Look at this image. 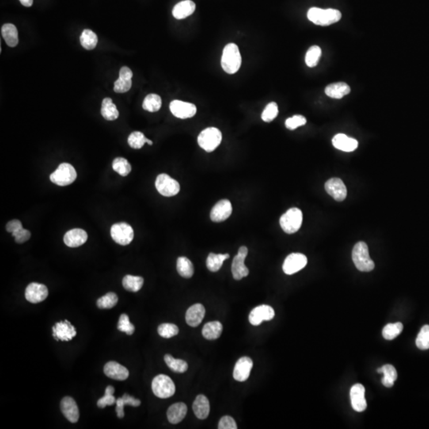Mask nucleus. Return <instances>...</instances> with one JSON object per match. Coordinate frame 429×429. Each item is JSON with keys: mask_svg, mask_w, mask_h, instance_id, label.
<instances>
[{"mask_svg": "<svg viewBox=\"0 0 429 429\" xmlns=\"http://www.w3.org/2000/svg\"><path fill=\"white\" fill-rule=\"evenodd\" d=\"M232 213V203L228 199H222L214 205L211 209L210 218L213 222H224L231 217Z\"/></svg>", "mask_w": 429, "mask_h": 429, "instance_id": "17", "label": "nucleus"}, {"mask_svg": "<svg viewBox=\"0 0 429 429\" xmlns=\"http://www.w3.org/2000/svg\"><path fill=\"white\" fill-rule=\"evenodd\" d=\"M61 409L66 419L71 423H77L80 417L79 408L75 400L71 397H65L61 401Z\"/></svg>", "mask_w": 429, "mask_h": 429, "instance_id": "21", "label": "nucleus"}, {"mask_svg": "<svg viewBox=\"0 0 429 429\" xmlns=\"http://www.w3.org/2000/svg\"><path fill=\"white\" fill-rule=\"evenodd\" d=\"M275 316L274 309L270 305H263L256 307L251 311L249 316V321L252 325H260L263 321H269L274 319Z\"/></svg>", "mask_w": 429, "mask_h": 429, "instance_id": "15", "label": "nucleus"}, {"mask_svg": "<svg viewBox=\"0 0 429 429\" xmlns=\"http://www.w3.org/2000/svg\"><path fill=\"white\" fill-rule=\"evenodd\" d=\"M161 107V99L157 94H149L144 99L142 108L150 112L158 111Z\"/></svg>", "mask_w": 429, "mask_h": 429, "instance_id": "40", "label": "nucleus"}, {"mask_svg": "<svg viewBox=\"0 0 429 429\" xmlns=\"http://www.w3.org/2000/svg\"><path fill=\"white\" fill-rule=\"evenodd\" d=\"M199 146L206 152L214 151L222 142V133L216 127L202 130L197 138Z\"/></svg>", "mask_w": 429, "mask_h": 429, "instance_id": "5", "label": "nucleus"}, {"mask_svg": "<svg viewBox=\"0 0 429 429\" xmlns=\"http://www.w3.org/2000/svg\"><path fill=\"white\" fill-rule=\"evenodd\" d=\"M188 408L184 403L178 402L172 404L167 411V417L171 423L176 424L182 421L187 414Z\"/></svg>", "mask_w": 429, "mask_h": 429, "instance_id": "26", "label": "nucleus"}, {"mask_svg": "<svg viewBox=\"0 0 429 429\" xmlns=\"http://www.w3.org/2000/svg\"><path fill=\"white\" fill-rule=\"evenodd\" d=\"M101 115L108 121L115 120L119 118V111L111 98H105L102 102Z\"/></svg>", "mask_w": 429, "mask_h": 429, "instance_id": "30", "label": "nucleus"}, {"mask_svg": "<svg viewBox=\"0 0 429 429\" xmlns=\"http://www.w3.org/2000/svg\"><path fill=\"white\" fill-rule=\"evenodd\" d=\"M278 104L275 102H271L263 111V114H262V119L266 123H270L278 116Z\"/></svg>", "mask_w": 429, "mask_h": 429, "instance_id": "48", "label": "nucleus"}, {"mask_svg": "<svg viewBox=\"0 0 429 429\" xmlns=\"http://www.w3.org/2000/svg\"><path fill=\"white\" fill-rule=\"evenodd\" d=\"M325 190L337 201H343L347 197V190L341 179L334 177L325 183Z\"/></svg>", "mask_w": 429, "mask_h": 429, "instance_id": "16", "label": "nucleus"}, {"mask_svg": "<svg viewBox=\"0 0 429 429\" xmlns=\"http://www.w3.org/2000/svg\"><path fill=\"white\" fill-rule=\"evenodd\" d=\"M111 236L116 244L127 246L134 239V230L127 223H118L111 226Z\"/></svg>", "mask_w": 429, "mask_h": 429, "instance_id": "9", "label": "nucleus"}, {"mask_svg": "<svg viewBox=\"0 0 429 429\" xmlns=\"http://www.w3.org/2000/svg\"><path fill=\"white\" fill-rule=\"evenodd\" d=\"M77 335V331L73 324L68 320L58 322L53 326V336L58 341H69Z\"/></svg>", "mask_w": 429, "mask_h": 429, "instance_id": "11", "label": "nucleus"}, {"mask_svg": "<svg viewBox=\"0 0 429 429\" xmlns=\"http://www.w3.org/2000/svg\"><path fill=\"white\" fill-rule=\"evenodd\" d=\"M351 92V88L344 82L334 83L325 88V94L333 99H342Z\"/></svg>", "mask_w": 429, "mask_h": 429, "instance_id": "28", "label": "nucleus"}, {"mask_svg": "<svg viewBox=\"0 0 429 429\" xmlns=\"http://www.w3.org/2000/svg\"><path fill=\"white\" fill-rule=\"evenodd\" d=\"M152 390L156 397L165 399L172 397L176 391L173 381L169 376L159 374L152 381Z\"/></svg>", "mask_w": 429, "mask_h": 429, "instance_id": "7", "label": "nucleus"}, {"mask_svg": "<svg viewBox=\"0 0 429 429\" xmlns=\"http://www.w3.org/2000/svg\"><path fill=\"white\" fill-rule=\"evenodd\" d=\"M169 109L172 115L178 119H189L193 117L196 114V107L195 104L181 100H176L171 102Z\"/></svg>", "mask_w": 429, "mask_h": 429, "instance_id": "12", "label": "nucleus"}, {"mask_svg": "<svg viewBox=\"0 0 429 429\" xmlns=\"http://www.w3.org/2000/svg\"><path fill=\"white\" fill-rule=\"evenodd\" d=\"M48 295V289L43 284L33 282L28 285L26 289V299L33 304H38L45 301Z\"/></svg>", "mask_w": 429, "mask_h": 429, "instance_id": "14", "label": "nucleus"}, {"mask_svg": "<svg viewBox=\"0 0 429 429\" xmlns=\"http://www.w3.org/2000/svg\"><path fill=\"white\" fill-rule=\"evenodd\" d=\"M114 393H115L114 387L108 385L106 388L105 394H104V397L98 400V407L100 408H104L107 405H112V404L116 403V399L114 397Z\"/></svg>", "mask_w": 429, "mask_h": 429, "instance_id": "45", "label": "nucleus"}, {"mask_svg": "<svg viewBox=\"0 0 429 429\" xmlns=\"http://www.w3.org/2000/svg\"><path fill=\"white\" fill-rule=\"evenodd\" d=\"M132 77L133 73L130 69H129L127 66H123V67L121 68L120 71H119V78L129 81V80H131Z\"/></svg>", "mask_w": 429, "mask_h": 429, "instance_id": "55", "label": "nucleus"}, {"mask_svg": "<svg viewBox=\"0 0 429 429\" xmlns=\"http://www.w3.org/2000/svg\"><path fill=\"white\" fill-rule=\"evenodd\" d=\"M81 46L87 50H94L97 46V35L91 30H85L81 34Z\"/></svg>", "mask_w": 429, "mask_h": 429, "instance_id": "39", "label": "nucleus"}, {"mask_svg": "<svg viewBox=\"0 0 429 429\" xmlns=\"http://www.w3.org/2000/svg\"><path fill=\"white\" fill-rule=\"evenodd\" d=\"M104 372L107 377L117 381H124L129 377V371L127 368L114 361L107 362L104 366Z\"/></svg>", "mask_w": 429, "mask_h": 429, "instance_id": "22", "label": "nucleus"}, {"mask_svg": "<svg viewBox=\"0 0 429 429\" xmlns=\"http://www.w3.org/2000/svg\"><path fill=\"white\" fill-rule=\"evenodd\" d=\"M112 169L120 176H127L131 172V165L126 158L116 157L112 162Z\"/></svg>", "mask_w": 429, "mask_h": 429, "instance_id": "42", "label": "nucleus"}, {"mask_svg": "<svg viewBox=\"0 0 429 429\" xmlns=\"http://www.w3.org/2000/svg\"><path fill=\"white\" fill-rule=\"evenodd\" d=\"M118 329H119L120 332H125V333H127V335H130L134 333L135 328H134V326L130 323L129 316H127V314L123 313V314L121 315L120 317H119V323H118Z\"/></svg>", "mask_w": 429, "mask_h": 429, "instance_id": "49", "label": "nucleus"}, {"mask_svg": "<svg viewBox=\"0 0 429 429\" xmlns=\"http://www.w3.org/2000/svg\"><path fill=\"white\" fill-rule=\"evenodd\" d=\"M119 298L115 293L110 292L106 295L103 296L97 300L96 305L98 308L101 309H112L115 305H117Z\"/></svg>", "mask_w": 429, "mask_h": 429, "instance_id": "41", "label": "nucleus"}, {"mask_svg": "<svg viewBox=\"0 0 429 429\" xmlns=\"http://www.w3.org/2000/svg\"><path fill=\"white\" fill-rule=\"evenodd\" d=\"M229 258H230V255L228 254H224V255L222 254H209L208 257L206 261L207 269L211 272H217L221 270L224 262Z\"/></svg>", "mask_w": 429, "mask_h": 429, "instance_id": "33", "label": "nucleus"}, {"mask_svg": "<svg viewBox=\"0 0 429 429\" xmlns=\"http://www.w3.org/2000/svg\"><path fill=\"white\" fill-rule=\"evenodd\" d=\"M145 143H148L150 146L153 145V142L151 140L148 139L144 134L140 131H134L129 135L128 144L130 147L133 149H141L142 146L145 145Z\"/></svg>", "mask_w": 429, "mask_h": 429, "instance_id": "37", "label": "nucleus"}, {"mask_svg": "<svg viewBox=\"0 0 429 429\" xmlns=\"http://www.w3.org/2000/svg\"><path fill=\"white\" fill-rule=\"evenodd\" d=\"M332 144L338 150L344 152H352L358 147V141L350 138L346 134H338L332 139Z\"/></svg>", "mask_w": 429, "mask_h": 429, "instance_id": "24", "label": "nucleus"}, {"mask_svg": "<svg viewBox=\"0 0 429 429\" xmlns=\"http://www.w3.org/2000/svg\"><path fill=\"white\" fill-rule=\"evenodd\" d=\"M192 408L195 416L199 419H205L208 416L210 412L209 400L204 395H198L194 400Z\"/></svg>", "mask_w": 429, "mask_h": 429, "instance_id": "27", "label": "nucleus"}, {"mask_svg": "<svg viewBox=\"0 0 429 429\" xmlns=\"http://www.w3.org/2000/svg\"><path fill=\"white\" fill-rule=\"evenodd\" d=\"M416 347L420 350L429 349V325L423 326L416 339Z\"/></svg>", "mask_w": 429, "mask_h": 429, "instance_id": "46", "label": "nucleus"}, {"mask_svg": "<svg viewBox=\"0 0 429 429\" xmlns=\"http://www.w3.org/2000/svg\"><path fill=\"white\" fill-rule=\"evenodd\" d=\"M352 259L355 267L362 272H370L374 269V263L370 259L368 246L364 242H358L352 251Z\"/></svg>", "mask_w": 429, "mask_h": 429, "instance_id": "3", "label": "nucleus"}, {"mask_svg": "<svg viewBox=\"0 0 429 429\" xmlns=\"http://www.w3.org/2000/svg\"><path fill=\"white\" fill-rule=\"evenodd\" d=\"M157 332L161 337L169 339L179 333V328L173 324H161L157 328Z\"/></svg>", "mask_w": 429, "mask_h": 429, "instance_id": "47", "label": "nucleus"}, {"mask_svg": "<svg viewBox=\"0 0 429 429\" xmlns=\"http://www.w3.org/2000/svg\"><path fill=\"white\" fill-rule=\"evenodd\" d=\"M223 326L221 322H209L203 326L202 335L208 340L218 339L222 334Z\"/></svg>", "mask_w": 429, "mask_h": 429, "instance_id": "32", "label": "nucleus"}, {"mask_svg": "<svg viewBox=\"0 0 429 429\" xmlns=\"http://www.w3.org/2000/svg\"><path fill=\"white\" fill-rule=\"evenodd\" d=\"M132 86V81L129 80H123V79L119 78L117 81H115L114 85V91L117 93H125L128 92Z\"/></svg>", "mask_w": 429, "mask_h": 429, "instance_id": "51", "label": "nucleus"}, {"mask_svg": "<svg viewBox=\"0 0 429 429\" xmlns=\"http://www.w3.org/2000/svg\"><path fill=\"white\" fill-rule=\"evenodd\" d=\"M144 279L142 277L126 275L123 279V286L127 291L136 293L143 286Z\"/></svg>", "mask_w": 429, "mask_h": 429, "instance_id": "36", "label": "nucleus"}, {"mask_svg": "<svg viewBox=\"0 0 429 429\" xmlns=\"http://www.w3.org/2000/svg\"><path fill=\"white\" fill-rule=\"evenodd\" d=\"M195 4L192 0H184L175 5L172 9V16L176 20H184L194 13Z\"/></svg>", "mask_w": 429, "mask_h": 429, "instance_id": "25", "label": "nucleus"}, {"mask_svg": "<svg viewBox=\"0 0 429 429\" xmlns=\"http://www.w3.org/2000/svg\"><path fill=\"white\" fill-rule=\"evenodd\" d=\"M155 187L157 192L166 197H170L178 194L180 188L179 183L165 173H161L157 176Z\"/></svg>", "mask_w": 429, "mask_h": 429, "instance_id": "8", "label": "nucleus"}, {"mask_svg": "<svg viewBox=\"0 0 429 429\" xmlns=\"http://www.w3.org/2000/svg\"><path fill=\"white\" fill-rule=\"evenodd\" d=\"M253 367V361L249 357H242L236 362L233 371V377L238 381H245L248 379Z\"/></svg>", "mask_w": 429, "mask_h": 429, "instance_id": "18", "label": "nucleus"}, {"mask_svg": "<svg viewBox=\"0 0 429 429\" xmlns=\"http://www.w3.org/2000/svg\"><path fill=\"white\" fill-rule=\"evenodd\" d=\"M403 330V324L400 322L394 324H389L382 330V335L387 340H392L397 337Z\"/></svg>", "mask_w": 429, "mask_h": 429, "instance_id": "43", "label": "nucleus"}, {"mask_svg": "<svg viewBox=\"0 0 429 429\" xmlns=\"http://www.w3.org/2000/svg\"><path fill=\"white\" fill-rule=\"evenodd\" d=\"M20 1L22 5L27 7V8H30V7L32 6L33 3H34V0H20Z\"/></svg>", "mask_w": 429, "mask_h": 429, "instance_id": "56", "label": "nucleus"}, {"mask_svg": "<svg viewBox=\"0 0 429 429\" xmlns=\"http://www.w3.org/2000/svg\"><path fill=\"white\" fill-rule=\"evenodd\" d=\"M247 254H248L247 247L243 246L239 249L237 255L235 256L232 262V275L233 278L237 281L243 279L245 277L248 276L249 274V270L244 264V261L247 258Z\"/></svg>", "mask_w": 429, "mask_h": 429, "instance_id": "10", "label": "nucleus"}, {"mask_svg": "<svg viewBox=\"0 0 429 429\" xmlns=\"http://www.w3.org/2000/svg\"><path fill=\"white\" fill-rule=\"evenodd\" d=\"M320 56H321V49L317 46H312L308 50L305 56V63L309 67H315L319 63Z\"/></svg>", "mask_w": 429, "mask_h": 429, "instance_id": "44", "label": "nucleus"}, {"mask_svg": "<svg viewBox=\"0 0 429 429\" xmlns=\"http://www.w3.org/2000/svg\"><path fill=\"white\" fill-rule=\"evenodd\" d=\"M377 372L383 373L384 377L381 379V383L383 384V385L388 388L393 386L394 381L397 378V372L394 366L389 364L385 365L382 367L379 368Z\"/></svg>", "mask_w": 429, "mask_h": 429, "instance_id": "34", "label": "nucleus"}, {"mask_svg": "<svg viewBox=\"0 0 429 429\" xmlns=\"http://www.w3.org/2000/svg\"><path fill=\"white\" fill-rule=\"evenodd\" d=\"M242 65V57L237 45L229 43L225 46L221 58V65L228 74H235L240 70Z\"/></svg>", "mask_w": 429, "mask_h": 429, "instance_id": "1", "label": "nucleus"}, {"mask_svg": "<svg viewBox=\"0 0 429 429\" xmlns=\"http://www.w3.org/2000/svg\"><path fill=\"white\" fill-rule=\"evenodd\" d=\"M205 316V308L201 304H195L186 312V323L191 327H197L201 324Z\"/></svg>", "mask_w": 429, "mask_h": 429, "instance_id": "23", "label": "nucleus"}, {"mask_svg": "<svg viewBox=\"0 0 429 429\" xmlns=\"http://www.w3.org/2000/svg\"><path fill=\"white\" fill-rule=\"evenodd\" d=\"M2 36L7 45L10 47H16L19 43V35L16 26L12 23L4 24L1 29Z\"/></svg>", "mask_w": 429, "mask_h": 429, "instance_id": "29", "label": "nucleus"}, {"mask_svg": "<svg viewBox=\"0 0 429 429\" xmlns=\"http://www.w3.org/2000/svg\"><path fill=\"white\" fill-rule=\"evenodd\" d=\"M307 120L303 115H294L293 117L289 118L286 121V128L289 130H295L297 127H301L306 124Z\"/></svg>", "mask_w": 429, "mask_h": 429, "instance_id": "50", "label": "nucleus"}, {"mask_svg": "<svg viewBox=\"0 0 429 429\" xmlns=\"http://www.w3.org/2000/svg\"><path fill=\"white\" fill-rule=\"evenodd\" d=\"M307 263H308V259L305 255L293 253L286 258L284 262L282 269L285 274L292 275L305 268Z\"/></svg>", "mask_w": 429, "mask_h": 429, "instance_id": "13", "label": "nucleus"}, {"mask_svg": "<svg viewBox=\"0 0 429 429\" xmlns=\"http://www.w3.org/2000/svg\"><path fill=\"white\" fill-rule=\"evenodd\" d=\"M302 221V211L297 207H292L282 214L280 219V225L286 233L293 234L299 231Z\"/></svg>", "mask_w": 429, "mask_h": 429, "instance_id": "4", "label": "nucleus"}, {"mask_svg": "<svg viewBox=\"0 0 429 429\" xmlns=\"http://www.w3.org/2000/svg\"><path fill=\"white\" fill-rule=\"evenodd\" d=\"M351 405L357 412H363L366 408V400L365 398V388L362 384H355L351 387Z\"/></svg>", "mask_w": 429, "mask_h": 429, "instance_id": "19", "label": "nucleus"}, {"mask_svg": "<svg viewBox=\"0 0 429 429\" xmlns=\"http://www.w3.org/2000/svg\"><path fill=\"white\" fill-rule=\"evenodd\" d=\"M237 427L236 422L232 416H224L219 422V429H236Z\"/></svg>", "mask_w": 429, "mask_h": 429, "instance_id": "53", "label": "nucleus"}, {"mask_svg": "<svg viewBox=\"0 0 429 429\" xmlns=\"http://www.w3.org/2000/svg\"><path fill=\"white\" fill-rule=\"evenodd\" d=\"M164 360L169 369L176 373H184L188 370V363L182 359H176L170 354H165Z\"/></svg>", "mask_w": 429, "mask_h": 429, "instance_id": "38", "label": "nucleus"}, {"mask_svg": "<svg viewBox=\"0 0 429 429\" xmlns=\"http://www.w3.org/2000/svg\"><path fill=\"white\" fill-rule=\"evenodd\" d=\"M88 240V234L81 228H74L65 233L64 243L69 247H78L85 244Z\"/></svg>", "mask_w": 429, "mask_h": 429, "instance_id": "20", "label": "nucleus"}, {"mask_svg": "<svg viewBox=\"0 0 429 429\" xmlns=\"http://www.w3.org/2000/svg\"><path fill=\"white\" fill-rule=\"evenodd\" d=\"M176 270L180 276L191 278L193 276L194 267L192 262L186 257H180L176 261Z\"/></svg>", "mask_w": 429, "mask_h": 429, "instance_id": "35", "label": "nucleus"}, {"mask_svg": "<svg viewBox=\"0 0 429 429\" xmlns=\"http://www.w3.org/2000/svg\"><path fill=\"white\" fill-rule=\"evenodd\" d=\"M77 176V171L71 164L62 163L58 169L50 175V178L57 185L67 186L74 182Z\"/></svg>", "mask_w": 429, "mask_h": 429, "instance_id": "6", "label": "nucleus"}, {"mask_svg": "<svg viewBox=\"0 0 429 429\" xmlns=\"http://www.w3.org/2000/svg\"><path fill=\"white\" fill-rule=\"evenodd\" d=\"M22 228H23V225H22L21 221H19V220H13V221L8 222L6 226L7 232L12 233V234L18 232Z\"/></svg>", "mask_w": 429, "mask_h": 429, "instance_id": "54", "label": "nucleus"}, {"mask_svg": "<svg viewBox=\"0 0 429 429\" xmlns=\"http://www.w3.org/2000/svg\"><path fill=\"white\" fill-rule=\"evenodd\" d=\"M126 404L131 405L133 407H138L141 404V400L138 399L131 397L127 393H124L123 397H119L116 400V414L119 418L124 417V406Z\"/></svg>", "mask_w": 429, "mask_h": 429, "instance_id": "31", "label": "nucleus"}, {"mask_svg": "<svg viewBox=\"0 0 429 429\" xmlns=\"http://www.w3.org/2000/svg\"><path fill=\"white\" fill-rule=\"evenodd\" d=\"M12 235L15 237L16 243L20 244H24L26 242L28 241L31 236V232L27 230V229H24L23 228Z\"/></svg>", "mask_w": 429, "mask_h": 429, "instance_id": "52", "label": "nucleus"}, {"mask_svg": "<svg viewBox=\"0 0 429 429\" xmlns=\"http://www.w3.org/2000/svg\"><path fill=\"white\" fill-rule=\"evenodd\" d=\"M342 15L340 12L335 9H320V8H312L308 12V19L316 25L326 26L332 25L341 20Z\"/></svg>", "mask_w": 429, "mask_h": 429, "instance_id": "2", "label": "nucleus"}]
</instances>
